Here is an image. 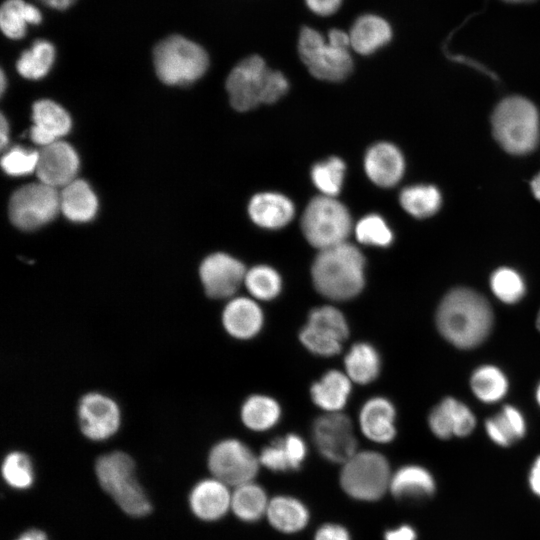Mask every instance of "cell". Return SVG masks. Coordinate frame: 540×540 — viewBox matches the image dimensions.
<instances>
[{
    "instance_id": "cell-8",
    "label": "cell",
    "mask_w": 540,
    "mask_h": 540,
    "mask_svg": "<svg viewBox=\"0 0 540 540\" xmlns=\"http://www.w3.org/2000/svg\"><path fill=\"white\" fill-rule=\"evenodd\" d=\"M387 459L376 451H357L340 473V485L352 498L376 501L389 489L391 481Z\"/></svg>"
},
{
    "instance_id": "cell-35",
    "label": "cell",
    "mask_w": 540,
    "mask_h": 540,
    "mask_svg": "<svg viewBox=\"0 0 540 540\" xmlns=\"http://www.w3.org/2000/svg\"><path fill=\"white\" fill-rule=\"evenodd\" d=\"M470 387L478 400L484 403H495L505 397L509 383L501 369L486 364L473 371L470 378Z\"/></svg>"
},
{
    "instance_id": "cell-11",
    "label": "cell",
    "mask_w": 540,
    "mask_h": 540,
    "mask_svg": "<svg viewBox=\"0 0 540 540\" xmlns=\"http://www.w3.org/2000/svg\"><path fill=\"white\" fill-rule=\"evenodd\" d=\"M60 211V192L42 182L16 190L10 198L9 216L22 230H34L52 221Z\"/></svg>"
},
{
    "instance_id": "cell-50",
    "label": "cell",
    "mask_w": 540,
    "mask_h": 540,
    "mask_svg": "<svg viewBox=\"0 0 540 540\" xmlns=\"http://www.w3.org/2000/svg\"><path fill=\"white\" fill-rule=\"evenodd\" d=\"M8 123L4 115H1V121H0V145L1 149H5L8 144Z\"/></svg>"
},
{
    "instance_id": "cell-42",
    "label": "cell",
    "mask_w": 540,
    "mask_h": 540,
    "mask_svg": "<svg viewBox=\"0 0 540 540\" xmlns=\"http://www.w3.org/2000/svg\"><path fill=\"white\" fill-rule=\"evenodd\" d=\"M355 237L359 243L387 247L393 242V233L386 221L377 214H369L361 218L354 227Z\"/></svg>"
},
{
    "instance_id": "cell-51",
    "label": "cell",
    "mask_w": 540,
    "mask_h": 540,
    "mask_svg": "<svg viewBox=\"0 0 540 540\" xmlns=\"http://www.w3.org/2000/svg\"><path fill=\"white\" fill-rule=\"evenodd\" d=\"M43 4L55 8V9H65L72 5L75 0H38Z\"/></svg>"
},
{
    "instance_id": "cell-21",
    "label": "cell",
    "mask_w": 540,
    "mask_h": 540,
    "mask_svg": "<svg viewBox=\"0 0 540 540\" xmlns=\"http://www.w3.org/2000/svg\"><path fill=\"white\" fill-rule=\"evenodd\" d=\"M396 410L390 400L382 396L369 398L359 412V426L363 435L375 443H389L396 436Z\"/></svg>"
},
{
    "instance_id": "cell-24",
    "label": "cell",
    "mask_w": 540,
    "mask_h": 540,
    "mask_svg": "<svg viewBox=\"0 0 540 540\" xmlns=\"http://www.w3.org/2000/svg\"><path fill=\"white\" fill-rule=\"evenodd\" d=\"M307 446L297 434H287L263 447L258 458L261 465L275 472L300 468L306 458Z\"/></svg>"
},
{
    "instance_id": "cell-27",
    "label": "cell",
    "mask_w": 540,
    "mask_h": 540,
    "mask_svg": "<svg viewBox=\"0 0 540 540\" xmlns=\"http://www.w3.org/2000/svg\"><path fill=\"white\" fill-rule=\"evenodd\" d=\"M97 208L96 195L82 179H75L60 191V211L73 222L90 221Z\"/></svg>"
},
{
    "instance_id": "cell-16",
    "label": "cell",
    "mask_w": 540,
    "mask_h": 540,
    "mask_svg": "<svg viewBox=\"0 0 540 540\" xmlns=\"http://www.w3.org/2000/svg\"><path fill=\"white\" fill-rule=\"evenodd\" d=\"M78 169L79 159L73 147L58 140L39 151L35 173L39 182L57 189L74 181Z\"/></svg>"
},
{
    "instance_id": "cell-10",
    "label": "cell",
    "mask_w": 540,
    "mask_h": 540,
    "mask_svg": "<svg viewBox=\"0 0 540 540\" xmlns=\"http://www.w3.org/2000/svg\"><path fill=\"white\" fill-rule=\"evenodd\" d=\"M348 336L349 325L345 315L331 305L312 309L299 332L302 345L309 352L323 357L339 354Z\"/></svg>"
},
{
    "instance_id": "cell-55",
    "label": "cell",
    "mask_w": 540,
    "mask_h": 540,
    "mask_svg": "<svg viewBox=\"0 0 540 540\" xmlns=\"http://www.w3.org/2000/svg\"><path fill=\"white\" fill-rule=\"evenodd\" d=\"M536 326H537L538 330L540 331V310L538 311V314H537Z\"/></svg>"
},
{
    "instance_id": "cell-47",
    "label": "cell",
    "mask_w": 540,
    "mask_h": 540,
    "mask_svg": "<svg viewBox=\"0 0 540 540\" xmlns=\"http://www.w3.org/2000/svg\"><path fill=\"white\" fill-rule=\"evenodd\" d=\"M328 42L342 48L351 46L350 36L340 29H332L328 34Z\"/></svg>"
},
{
    "instance_id": "cell-13",
    "label": "cell",
    "mask_w": 540,
    "mask_h": 540,
    "mask_svg": "<svg viewBox=\"0 0 540 540\" xmlns=\"http://www.w3.org/2000/svg\"><path fill=\"white\" fill-rule=\"evenodd\" d=\"M317 450L327 460L344 464L357 452V439L350 418L342 412H325L312 425Z\"/></svg>"
},
{
    "instance_id": "cell-30",
    "label": "cell",
    "mask_w": 540,
    "mask_h": 540,
    "mask_svg": "<svg viewBox=\"0 0 540 540\" xmlns=\"http://www.w3.org/2000/svg\"><path fill=\"white\" fill-rule=\"evenodd\" d=\"M281 406L273 397L254 394L246 398L240 410L243 424L255 432H264L273 428L280 420Z\"/></svg>"
},
{
    "instance_id": "cell-36",
    "label": "cell",
    "mask_w": 540,
    "mask_h": 540,
    "mask_svg": "<svg viewBox=\"0 0 540 540\" xmlns=\"http://www.w3.org/2000/svg\"><path fill=\"white\" fill-rule=\"evenodd\" d=\"M243 285L253 299L270 301L281 293L283 282L276 269L261 264L246 271Z\"/></svg>"
},
{
    "instance_id": "cell-4",
    "label": "cell",
    "mask_w": 540,
    "mask_h": 540,
    "mask_svg": "<svg viewBox=\"0 0 540 540\" xmlns=\"http://www.w3.org/2000/svg\"><path fill=\"white\" fill-rule=\"evenodd\" d=\"M133 458L123 451L99 456L95 462V475L101 488L128 516L145 517L152 504L138 481Z\"/></svg>"
},
{
    "instance_id": "cell-20",
    "label": "cell",
    "mask_w": 540,
    "mask_h": 540,
    "mask_svg": "<svg viewBox=\"0 0 540 540\" xmlns=\"http://www.w3.org/2000/svg\"><path fill=\"white\" fill-rule=\"evenodd\" d=\"M364 169L374 184L380 187H391L402 178L405 161L395 145L379 142L367 150L364 157Z\"/></svg>"
},
{
    "instance_id": "cell-9",
    "label": "cell",
    "mask_w": 540,
    "mask_h": 540,
    "mask_svg": "<svg viewBox=\"0 0 540 540\" xmlns=\"http://www.w3.org/2000/svg\"><path fill=\"white\" fill-rule=\"evenodd\" d=\"M299 56L309 72L317 79L337 82L352 71L349 49L326 42L315 29L302 28L298 41Z\"/></svg>"
},
{
    "instance_id": "cell-18",
    "label": "cell",
    "mask_w": 540,
    "mask_h": 540,
    "mask_svg": "<svg viewBox=\"0 0 540 540\" xmlns=\"http://www.w3.org/2000/svg\"><path fill=\"white\" fill-rule=\"evenodd\" d=\"M225 331L238 340L254 338L264 324V313L252 297L234 296L226 303L222 315Z\"/></svg>"
},
{
    "instance_id": "cell-15",
    "label": "cell",
    "mask_w": 540,
    "mask_h": 540,
    "mask_svg": "<svg viewBox=\"0 0 540 540\" xmlns=\"http://www.w3.org/2000/svg\"><path fill=\"white\" fill-rule=\"evenodd\" d=\"M246 271L240 260L227 253L216 252L202 261L199 276L207 296L230 299L243 285Z\"/></svg>"
},
{
    "instance_id": "cell-1",
    "label": "cell",
    "mask_w": 540,
    "mask_h": 540,
    "mask_svg": "<svg viewBox=\"0 0 540 540\" xmlns=\"http://www.w3.org/2000/svg\"><path fill=\"white\" fill-rule=\"evenodd\" d=\"M439 333L453 346L471 349L480 345L493 326L489 302L478 292L458 287L450 290L436 311Z\"/></svg>"
},
{
    "instance_id": "cell-32",
    "label": "cell",
    "mask_w": 540,
    "mask_h": 540,
    "mask_svg": "<svg viewBox=\"0 0 540 540\" xmlns=\"http://www.w3.org/2000/svg\"><path fill=\"white\" fill-rule=\"evenodd\" d=\"M434 487V480L426 469L408 465L392 475L389 489L398 498H420L432 495Z\"/></svg>"
},
{
    "instance_id": "cell-34",
    "label": "cell",
    "mask_w": 540,
    "mask_h": 540,
    "mask_svg": "<svg viewBox=\"0 0 540 540\" xmlns=\"http://www.w3.org/2000/svg\"><path fill=\"white\" fill-rule=\"evenodd\" d=\"M268 504L266 492L253 481L235 487L232 492L231 510L242 521L259 520L266 515Z\"/></svg>"
},
{
    "instance_id": "cell-41",
    "label": "cell",
    "mask_w": 540,
    "mask_h": 540,
    "mask_svg": "<svg viewBox=\"0 0 540 540\" xmlns=\"http://www.w3.org/2000/svg\"><path fill=\"white\" fill-rule=\"evenodd\" d=\"M345 174V163L338 157H330L316 163L311 170L314 185L322 195L335 197L339 194Z\"/></svg>"
},
{
    "instance_id": "cell-53",
    "label": "cell",
    "mask_w": 540,
    "mask_h": 540,
    "mask_svg": "<svg viewBox=\"0 0 540 540\" xmlns=\"http://www.w3.org/2000/svg\"><path fill=\"white\" fill-rule=\"evenodd\" d=\"M0 78H1L0 90H1V94H3L4 91H5V87H6V78H5V74H4L3 71L1 72Z\"/></svg>"
},
{
    "instance_id": "cell-5",
    "label": "cell",
    "mask_w": 540,
    "mask_h": 540,
    "mask_svg": "<svg viewBox=\"0 0 540 540\" xmlns=\"http://www.w3.org/2000/svg\"><path fill=\"white\" fill-rule=\"evenodd\" d=\"M492 131L496 141L508 153L527 154L535 149L539 141L538 111L526 98L507 97L493 112Z\"/></svg>"
},
{
    "instance_id": "cell-12",
    "label": "cell",
    "mask_w": 540,
    "mask_h": 540,
    "mask_svg": "<svg viewBox=\"0 0 540 540\" xmlns=\"http://www.w3.org/2000/svg\"><path fill=\"white\" fill-rule=\"evenodd\" d=\"M207 463L212 477L234 488L252 482L260 466L253 451L233 438L217 442L208 454Z\"/></svg>"
},
{
    "instance_id": "cell-7",
    "label": "cell",
    "mask_w": 540,
    "mask_h": 540,
    "mask_svg": "<svg viewBox=\"0 0 540 540\" xmlns=\"http://www.w3.org/2000/svg\"><path fill=\"white\" fill-rule=\"evenodd\" d=\"M301 229L308 243L319 251L347 241L352 230L348 209L331 196H317L307 205Z\"/></svg>"
},
{
    "instance_id": "cell-43",
    "label": "cell",
    "mask_w": 540,
    "mask_h": 540,
    "mask_svg": "<svg viewBox=\"0 0 540 540\" xmlns=\"http://www.w3.org/2000/svg\"><path fill=\"white\" fill-rule=\"evenodd\" d=\"M38 158V151L14 146L2 156L1 166L10 176H24L36 172Z\"/></svg>"
},
{
    "instance_id": "cell-22",
    "label": "cell",
    "mask_w": 540,
    "mask_h": 540,
    "mask_svg": "<svg viewBox=\"0 0 540 540\" xmlns=\"http://www.w3.org/2000/svg\"><path fill=\"white\" fill-rule=\"evenodd\" d=\"M32 119L34 125L30 129L31 140L42 147L58 141L71 128L69 114L51 100H40L33 105Z\"/></svg>"
},
{
    "instance_id": "cell-31",
    "label": "cell",
    "mask_w": 540,
    "mask_h": 540,
    "mask_svg": "<svg viewBox=\"0 0 540 540\" xmlns=\"http://www.w3.org/2000/svg\"><path fill=\"white\" fill-rule=\"evenodd\" d=\"M485 430L494 443L508 446L525 435L526 422L519 409L505 405L485 421Z\"/></svg>"
},
{
    "instance_id": "cell-33",
    "label": "cell",
    "mask_w": 540,
    "mask_h": 540,
    "mask_svg": "<svg viewBox=\"0 0 540 540\" xmlns=\"http://www.w3.org/2000/svg\"><path fill=\"white\" fill-rule=\"evenodd\" d=\"M40 11L24 0H6L0 9V26L3 33L11 39H20L26 33L28 24H39Z\"/></svg>"
},
{
    "instance_id": "cell-56",
    "label": "cell",
    "mask_w": 540,
    "mask_h": 540,
    "mask_svg": "<svg viewBox=\"0 0 540 540\" xmlns=\"http://www.w3.org/2000/svg\"><path fill=\"white\" fill-rule=\"evenodd\" d=\"M505 1H509V2H524V1H529V0H505Z\"/></svg>"
},
{
    "instance_id": "cell-46",
    "label": "cell",
    "mask_w": 540,
    "mask_h": 540,
    "mask_svg": "<svg viewBox=\"0 0 540 540\" xmlns=\"http://www.w3.org/2000/svg\"><path fill=\"white\" fill-rule=\"evenodd\" d=\"M384 538L385 540H416V534L412 527L402 525L386 531Z\"/></svg>"
},
{
    "instance_id": "cell-40",
    "label": "cell",
    "mask_w": 540,
    "mask_h": 540,
    "mask_svg": "<svg viewBox=\"0 0 540 540\" xmlns=\"http://www.w3.org/2000/svg\"><path fill=\"white\" fill-rule=\"evenodd\" d=\"M493 295L505 304L519 302L526 293V284L521 274L510 267H500L490 276Z\"/></svg>"
},
{
    "instance_id": "cell-23",
    "label": "cell",
    "mask_w": 540,
    "mask_h": 540,
    "mask_svg": "<svg viewBox=\"0 0 540 540\" xmlns=\"http://www.w3.org/2000/svg\"><path fill=\"white\" fill-rule=\"evenodd\" d=\"M248 213L256 225L273 230L286 226L293 219L295 208L292 201L280 193L262 192L251 198Z\"/></svg>"
},
{
    "instance_id": "cell-2",
    "label": "cell",
    "mask_w": 540,
    "mask_h": 540,
    "mask_svg": "<svg viewBox=\"0 0 540 540\" xmlns=\"http://www.w3.org/2000/svg\"><path fill=\"white\" fill-rule=\"evenodd\" d=\"M365 257L358 247L344 242L320 250L311 266L316 291L333 301H346L358 296L366 282Z\"/></svg>"
},
{
    "instance_id": "cell-38",
    "label": "cell",
    "mask_w": 540,
    "mask_h": 540,
    "mask_svg": "<svg viewBox=\"0 0 540 540\" xmlns=\"http://www.w3.org/2000/svg\"><path fill=\"white\" fill-rule=\"evenodd\" d=\"M54 58L53 45L45 40H37L30 49L22 52L16 67L21 76L36 80L49 72Z\"/></svg>"
},
{
    "instance_id": "cell-17",
    "label": "cell",
    "mask_w": 540,
    "mask_h": 540,
    "mask_svg": "<svg viewBox=\"0 0 540 540\" xmlns=\"http://www.w3.org/2000/svg\"><path fill=\"white\" fill-rule=\"evenodd\" d=\"M232 493L229 486L211 477L197 482L188 496L193 515L205 522L221 519L231 509Z\"/></svg>"
},
{
    "instance_id": "cell-19",
    "label": "cell",
    "mask_w": 540,
    "mask_h": 540,
    "mask_svg": "<svg viewBox=\"0 0 540 540\" xmlns=\"http://www.w3.org/2000/svg\"><path fill=\"white\" fill-rule=\"evenodd\" d=\"M428 424L438 438L465 437L474 430L476 418L467 405L453 397H446L431 410Z\"/></svg>"
},
{
    "instance_id": "cell-37",
    "label": "cell",
    "mask_w": 540,
    "mask_h": 540,
    "mask_svg": "<svg viewBox=\"0 0 540 540\" xmlns=\"http://www.w3.org/2000/svg\"><path fill=\"white\" fill-rule=\"evenodd\" d=\"M400 204L410 215L425 218L436 213L441 206V194L432 185H413L400 193Z\"/></svg>"
},
{
    "instance_id": "cell-29",
    "label": "cell",
    "mask_w": 540,
    "mask_h": 540,
    "mask_svg": "<svg viewBox=\"0 0 540 540\" xmlns=\"http://www.w3.org/2000/svg\"><path fill=\"white\" fill-rule=\"evenodd\" d=\"M345 373L353 383L366 385L373 382L381 370L377 349L367 342L353 344L344 357Z\"/></svg>"
},
{
    "instance_id": "cell-44",
    "label": "cell",
    "mask_w": 540,
    "mask_h": 540,
    "mask_svg": "<svg viewBox=\"0 0 540 540\" xmlns=\"http://www.w3.org/2000/svg\"><path fill=\"white\" fill-rule=\"evenodd\" d=\"M314 540H351V538L343 526L327 523L316 531Z\"/></svg>"
},
{
    "instance_id": "cell-14",
    "label": "cell",
    "mask_w": 540,
    "mask_h": 540,
    "mask_svg": "<svg viewBox=\"0 0 540 540\" xmlns=\"http://www.w3.org/2000/svg\"><path fill=\"white\" fill-rule=\"evenodd\" d=\"M77 414L82 434L91 441L111 438L121 425L118 404L99 392L84 395L79 401Z\"/></svg>"
},
{
    "instance_id": "cell-49",
    "label": "cell",
    "mask_w": 540,
    "mask_h": 540,
    "mask_svg": "<svg viewBox=\"0 0 540 540\" xmlns=\"http://www.w3.org/2000/svg\"><path fill=\"white\" fill-rule=\"evenodd\" d=\"M14 540H49V538L44 531L31 528L22 532Z\"/></svg>"
},
{
    "instance_id": "cell-25",
    "label": "cell",
    "mask_w": 540,
    "mask_h": 540,
    "mask_svg": "<svg viewBox=\"0 0 540 540\" xmlns=\"http://www.w3.org/2000/svg\"><path fill=\"white\" fill-rule=\"evenodd\" d=\"M352 383L345 372L329 370L311 385V399L324 412H341L350 397Z\"/></svg>"
},
{
    "instance_id": "cell-52",
    "label": "cell",
    "mask_w": 540,
    "mask_h": 540,
    "mask_svg": "<svg viewBox=\"0 0 540 540\" xmlns=\"http://www.w3.org/2000/svg\"><path fill=\"white\" fill-rule=\"evenodd\" d=\"M531 190L535 198L540 201V173L532 179Z\"/></svg>"
},
{
    "instance_id": "cell-48",
    "label": "cell",
    "mask_w": 540,
    "mask_h": 540,
    "mask_svg": "<svg viewBox=\"0 0 540 540\" xmlns=\"http://www.w3.org/2000/svg\"><path fill=\"white\" fill-rule=\"evenodd\" d=\"M529 481L532 490L540 496V456L535 460L532 466Z\"/></svg>"
},
{
    "instance_id": "cell-28",
    "label": "cell",
    "mask_w": 540,
    "mask_h": 540,
    "mask_svg": "<svg viewBox=\"0 0 540 540\" xmlns=\"http://www.w3.org/2000/svg\"><path fill=\"white\" fill-rule=\"evenodd\" d=\"M266 517L276 530L284 533H296L307 525L309 511L300 500L291 496L279 495L269 500Z\"/></svg>"
},
{
    "instance_id": "cell-54",
    "label": "cell",
    "mask_w": 540,
    "mask_h": 540,
    "mask_svg": "<svg viewBox=\"0 0 540 540\" xmlns=\"http://www.w3.org/2000/svg\"><path fill=\"white\" fill-rule=\"evenodd\" d=\"M535 398H536V401H537L538 405L540 406V382H539V384L537 385V388H536Z\"/></svg>"
},
{
    "instance_id": "cell-45",
    "label": "cell",
    "mask_w": 540,
    "mask_h": 540,
    "mask_svg": "<svg viewBox=\"0 0 540 540\" xmlns=\"http://www.w3.org/2000/svg\"><path fill=\"white\" fill-rule=\"evenodd\" d=\"M307 6L314 13L327 16L335 13L340 7L342 0H305Z\"/></svg>"
},
{
    "instance_id": "cell-26",
    "label": "cell",
    "mask_w": 540,
    "mask_h": 540,
    "mask_svg": "<svg viewBox=\"0 0 540 540\" xmlns=\"http://www.w3.org/2000/svg\"><path fill=\"white\" fill-rule=\"evenodd\" d=\"M349 36L351 46L357 53L369 55L391 40L392 30L385 19L365 14L354 22Z\"/></svg>"
},
{
    "instance_id": "cell-39",
    "label": "cell",
    "mask_w": 540,
    "mask_h": 540,
    "mask_svg": "<svg viewBox=\"0 0 540 540\" xmlns=\"http://www.w3.org/2000/svg\"><path fill=\"white\" fill-rule=\"evenodd\" d=\"M1 474L5 483L15 490H27L32 487L35 472L31 459L21 451L9 452L3 459Z\"/></svg>"
},
{
    "instance_id": "cell-3",
    "label": "cell",
    "mask_w": 540,
    "mask_h": 540,
    "mask_svg": "<svg viewBox=\"0 0 540 540\" xmlns=\"http://www.w3.org/2000/svg\"><path fill=\"white\" fill-rule=\"evenodd\" d=\"M286 77L267 67L263 58L252 55L239 62L226 80L229 100L240 112L256 108L262 103L278 101L288 91Z\"/></svg>"
},
{
    "instance_id": "cell-6",
    "label": "cell",
    "mask_w": 540,
    "mask_h": 540,
    "mask_svg": "<svg viewBox=\"0 0 540 540\" xmlns=\"http://www.w3.org/2000/svg\"><path fill=\"white\" fill-rule=\"evenodd\" d=\"M154 66L158 78L165 84L186 85L205 73L208 56L198 44L173 35L156 45Z\"/></svg>"
}]
</instances>
